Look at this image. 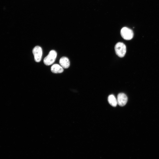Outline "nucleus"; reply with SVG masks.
<instances>
[{
	"mask_svg": "<svg viewBox=\"0 0 159 159\" xmlns=\"http://www.w3.org/2000/svg\"><path fill=\"white\" fill-rule=\"evenodd\" d=\"M108 101L109 104L113 107H116L117 104V99L113 95H111L109 96Z\"/></svg>",
	"mask_w": 159,
	"mask_h": 159,
	"instance_id": "obj_8",
	"label": "nucleus"
},
{
	"mask_svg": "<svg viewBox=\"0 0 159 159\" xmlns=\"http://www.w3.org/2000/svg\"><path fill=\"white\" fill-rule=\"evenodd\" d=\"M52 72L54 73H59L63 72V68L61 66L57 64H54L52 65L51 68Z\"/></svg>",
	"mask_w": 159,
	"mask_h": 159,
	"instance_id": "obj_7",
	"label": "nucleus"
},
{
	"mask_svg": "<svg viewBox=\"0 0 159 159\" xmlns=\"http://www.w3.org/2000/svg\"><path fill=\"white\" fill-rule=\"evenodd\" d=\"M32 52L35 61L37 62H40L41 59L42 54V48L39 46L35 47L33 49Z\"/></svg>",
	"mask_w": 159,
	"mask_h": 159,
	"instance_id": "obj_4",
	"label": "nucleus"
},
{
	"mask_svg": "<svg viewBox=\"0 0 159 159\" xmlns=\"http://www.w3.org/2000/svg\"><path fill=\"white\" fill-rule=\"evenodd\" d=\"M117 103L120 106H123L126 104L127 101V97L124 93H119L117 96Z\"/></svg>",
	"mask_w": 159,
	"mask_h": 159,
	"instance_id": "obj_5",
	"label": "nucleus"
},
{
	"mask_svg": "<svg viewBox=\"0 0 159 159\" xmlns=\"http://www.w3.org/2000/svg\"><path fill=\"white\" fill-rule=\"evenodd\" d=\"M120 34L122 37L126 40H130L133 37V33L132 31L127 27H124L121 29L120 31Z\"/></svg>",
	"mask_w": 159,
	"mask_h": 159,
	"instance_id": "obj_3",
	"label": "nucleus"
},
{
	"mask_svg": "<svg viewBox=\"0 0 159 159\" xmlns=\"http://www.w3.org/2000/svg\"><path fill=\"white\" fill-rule=\"evenodd\" d=\"M59 63L63 68H67L70 65V62L68 58L65 57H62L59 60Z\"/></svg>",
	"mask_w": 159,
	"mask_h": 159,
	"instance_id": "obj_6",
	"label": "nucleus"
},
{
	"mask_svg": "<svg viewBox=\"0 0 159 159\" xmlns=\"http://www.w3.org/2000/svg\"><path fill=\"white\" fill-rule=\"evenodd\" d=\"M57 56V52L54 50H51L44 58L43 60L44 63L47 65L52 64L54 62Z\"/></svg>",
	"mask_w": 159,
	"mask_h": 159,
	"instance_id": "obj_2",
	"label": "nucleus"
},
{
	"mask_svg": "<svg viewBox=\"0 0 159 159\" xmlns=\"http://www.w3.org/2000/svg\"><path fill=\"white\" fill-rule=\"evenodd\" d=\"M115 49L116 54L120 57H124L126 53L125 45L122 42H118L115 46Z\"/></svg>",
	"mask_w": 159,
	"mask_h": 159,
	"instance_id": "obj_1",
	"label": "nucleus"
}]
</instances>
